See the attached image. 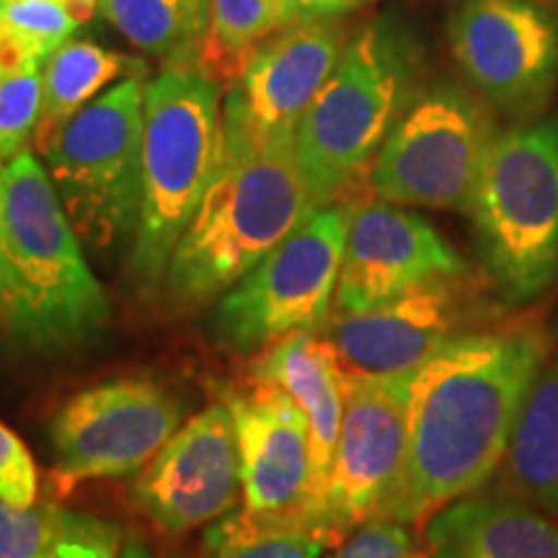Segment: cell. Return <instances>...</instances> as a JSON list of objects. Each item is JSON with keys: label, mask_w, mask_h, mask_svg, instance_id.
I'll return each mask as SVG.
<instances>
[{"label": "cell", "mask_w": 558, "mask_h": 558, "mask_svg": "<svg viewBox=\"0 0 558 558\" xmlns=\"http://www.w3.org/2000/svg\"><path fill=\"white\" fill-rule=\"evenodd\" d=\"M333 558H427L411 530L396 520H369Z\"/></svg>", "instance_id": "29"}, {"label": "cell", "mask_w": 558, "mask_h": 558, "mask_svg": "<svg viewBox=\"0 0 558 558\" xmlns=\"http://www.w3.org/2000/svg\"><path fill=\"white\" fill-rule=\"evenodd\" d=\"M0 205H3V160H0ZM0 300H3V284H0Z\"/></svg>", "instance_id": "33"}, {"label": "cell", "mask_w": 558, "mask_h": 558, "mask_svg": "<svg viewBox=\"0 0 558 558\" xmlns=\"http://www.w3.org/2000/svg\"><path fill=\"white\" fill-rule=\"evenodd\" d=\"M62 507L52 499L21 507L0 497V558H47Z\"/></svg>", "instance_id": "27"}, {"label": "cell", "mask_w": 558, "mask_h": 558, "mask_svg": "<svg viewBox=\"0 0 558 558\" xmlns=\"http://www.w3.org/2000/svg\"><path fill=\"white\" fill-rule=\"evenodd\" d=\"M145 70L70 117L39 150L70 226L90 251L135 239L143 197Z\"/></svg>", "instance_id": "6"}, {"label": "cell", "mask_w": 558, "mask_h": 558, "mask_svg": "<svg viewBox=\"0 0 558 558\" xmlns=\"http://www.w3.org/2000/svg\"><path fill=\"white\" fill-rule=\"evenodd\" d=\"M41 68L19 47L0 41V160L16 158L34 140L41 114Z\"/></svg>", "instance_id": "26"}, {"label": "cell", "mask_w": 558, "mask_h": 558, "mask_svg": "<svg viewBox=\"0 0 558 558\" xmlns=\"http://www.w3.org/2000/svg\"><path fill=\"white\" fill-rule=\"evenodd\" d=\"M209 558H320L333 538L311 518H267L235 509L205 535Z\"/></svg>", "instance_id": "24"}, {"label": "cell", "mask_w": 558, "mask_h": 558, "mask_svg": "<svg viewBox=\"0 0 558 558\" xmlns=\"http://www.w3.org/2000/svg\"><path fill=\"white\" fill-rule=\"evenodd\" d=\"M96 11L99 0H0V41L47 60Z\"/></svg>", "instance_id": "25"}, {"label": "cell", "mask_w": 558, "mask_h": 558, "mask_svg": "<svg viewBox=\"0 0 558 558\" xmlns=\"http://www.w3.org/2000/svg\"><path fill=\"white\" fill-rule=\"evenodd\" d=\"M107 21L137 50L192 62L209 32V0H99Z\"/></svg>", "instance_id": "22"}, {"label": "cell", "mask_w": 558, "mask_h": 558, "mask_svg": "<svg viewBox=\"0 0 558 558\" xmlns=\"http://www.w3.org/2000/svg\"><path fill=\"white\" fill-rule=\"evenodd\" d=\"M145 65L124 52L107 50L94 41L68 39L50 52L41 68V114L34 130L37 150L50 143L70 117L86 109L109 83L128 78Z\"/></svg>", "instance_id": "20"}, {"label": "cell", "mask_w": 558, "mask_h": 558, "mask_svg": "<svg viewBox=\"0 0 558 558\" xmlns=\"http://www.w3.org/2000/svg\"><path fill=\"white\" fill-rule=\"evenodd\" d=\"M0 284V324L19 352H81L111 324L107 292L83 256L50 173L32 150L3 163Z\"/></svg>", "instance_id": "3"}, {"label": "cell", "mask_w": 558, "mask_h": 558, "mask_svg": "<svg viewBox=\"0 0 558 558\" xmlns=\"http://www.w3.org/2000/svg\"><path fill=\"white\" fill-rule=\"evenodd\" d=\"M120 558H163L158 554H153L148 548V543L143 538H137V535H130L128 541L122 543V556Z\"/></svg>", "instance_id": "32"}, {"label": "cell", "mask_w": 558, "mask_h": 558, "mask_svg": "<svg viewBox=\"0 0 558 558\" xmlns=\"http://www.w3.org/2000/svg\"><path fill=\"white\" fill-rule=\"evenodd\" d=\"M184 407L160 383L122 378L99 383L62 403L50 442L65 484L143 471L181 427Z\"/></svg>", "instance_id": "10"}, {"label": "cell", "mask_w": 558, "mask_h": 558, "mask_svg": "<svg viewBox=\"0 0 558 558\" xmlns=\"http://www.w3.org/2000/svg\"><path fill=\"white\" fill-rule=\"evenodd\" d=\"M450 47L473 88L507 111H527L558 75V29L530 0H463Z\"/></svg>", "instance_id": "12"}, {"label": "cell", "mask_w": 558, "mask_h": 558, "mask_svg": "<svg viewBox=\"0 0 558 558\" xmlns=\"http://www.w3.org/2000/svg\"><path fill=\"white\" fill-rule=\"evenodd\" d=\"M349 205L320 207L215 300L213 337L230 352H256L295 331H318L337 295Z\"/></svg>", "instance_id": "8"}, {"label": "cell", "mask_w": 558, "mask_h": 558, "mask_svg": "<svg viewBox=\"0 0 558 558\" xmlns=\"http://www.w3.org/2000/svg\"><path fill=\"white\" fill-rule=\"evenodd\" d=\"M429 558H558V525L518 499L463 497L432 514Z\"/></svg>", "instance_id": "19"}, {"label": "cell", "mask_w": 558, "mask_h": 558, "mask_svg": "<svg viewBox=\"0 0 558 558\" xmlns=\"http://www.w3.org/2000/svg\"><path fill=\"white\" fill-rule=\"evenodd\" d=\"M295 135H262L222 104V153L166 269L177 305L215 303L316 213Z\"/></svg>", "instance_id": "2"}, {"label": "cell", "mask_w": 558, "mask_h": 558, "mask_svg": "<svg viewBox=\"0 0 558 558\" xmlns=\"http://www.w3.org/2000/svg\"><path fill=\"white\" fill-rule=\"evenodd\" d=\"M344 47L337 19L292 21L256 45L241 78L228 86L226 107L262 135H295Z\"/></svg>", "instance_id": "17"}, {"label": "cell", "mask_w": 558, "mask_h": 558, "mask_svg": "<svg viewBox=\"0 0 558 558\" xmlns=\"http://www.w3.org/2000/svg\"><path fill=\"white\" fill-rule=\"evenodd\" d=\"M292 21L284 0H209V32L190 65L233 86L256 45Z\"/></svg>", "instance_id": "23"}, {"label": "cell", "mask_w": 558, "mask_h": 558, "mask_svg": "<svg viewBox=\"0 0 558 558\" xmlns=\"http://www.w3.org/2000/svg\"><path fill=\"white\" fill-rule=\"evenodd\" d=\"M509 486L558 518V360L530 388L505 458Z\"/></svg>", "instance_id": "21"}, {"label": "cell", "mask_w": 558, "mask_h": 558, "mask_svg": "<svg viewBox=\"0 0 558 558\" xmlns=\"http://www.w3.org/2000/svg\"><path fill=\"white\" fill-rule=\"evenodd\" d=\"M344 380V416L320 499V525L337 543L383 518L399 488L409 445V375Z\"/></svg>", "instance_id": "11"}, {"label": "cell", "mask_w": 558, "mask_h": 558, "mask_svg": "<svg viewBox=\"0 0 558 558\" xmlns=\"http://www.w3.org/2000/svg\"><path fill=\"white\" fill-rule=\"evenodd\" d=\"M222 86L190 62H171L145 86L143 197L130 271L163 284L173 248L197 213L222 153Z\"/></svg>", "instance_id": "4"}, {"label": "cell", "mask_w": 558, "mask_h": 558, "mask_svg": "<svg viewBox=\"0 0 558 558\" xmlns=\"http://www.w3.org/2000/svg\"><path fill=\"white\" fill-rule=\"evenodd\" d=\"M220 399L239 442L243 509L267 518H311L320 525L311 427L298 403L282 388L256 380L248 390L220 388Z\"/></svg>", "instance_id": "15"}, {"label": "cell", "mask_w": 558, "mask_h": 558, "mask_svg": "<svg viewBox=\"0 0 558 558\" xmlns=\"http://www.w3.org/2000/svg\"><path fill=\"white\" fill-rule=\"evenodd\" d=\"M122 530L114 522L94 518L86 512L62 509L47 558H120Z\"/></svg>", "instance_id": "28"}, {"label": "cell", "mask_w": 558, "mask_h": 558, "mask_svg": "<svg viewBox=\"0 0 558 558\" xmlns=\"http://www.w3.org/2000/svg\"><path fill=\"white\" fill-rule=\"evenodd\" d=\"M469 277V275H465ZM463 277L437 279L378 308L333 313L324 337L347 378H390L424 365L465 320Z\"/></svg>", "instance_id": "16"}, {"label": "cell", "mask_w": 558, "mask_h": 558, "mask_svg": "<svg viewBox=\"0 0 558 558\" xmlns=\"http://www.w3.org/2000/svg\"><path fill=\"white\" fill-rule=\"evenodd\" d=\"M481 262L509 303L558 277V120L494 135L469 205Z\"/></svg>", "instance_id": "5"}, {"label": "cell", "mask_w": 558, "mask_h": 558, "mask_svg": "<svg viewBox=\"0 0 558 558\" xmlns=\"http://www.w3.org/2000/svg\"><path fill=\"white\" fill-rule=\"evenodd\" d=\"M0 497L21 507L39 501V476L32 452L3 422H0Z\"/></svg>", "instance_id": "30"}, {"label": "cell", "mask_w": 558, "mask_h": 558, "mask_svg": "<svg viewBox=\"0 0 558 558\" xmlns=\"http://www.w3.org/2000/svg\"><path fill=\"white\" fill-rule=\"evenodd\" d=\"M494 130L460 90L439 88L399 117L367 171L375 199L399 207L465 209Z\"/></svg>", "instance_id": "9"}, {"label": "cell", "mask_w": 558, "mask_h": 558, "mask_svg": "<svg viewBox=\"0 0 558 558\" xmlns=\"http://www.w3.org/2000/svg\"><path fill=\"white\" fill-rule=\"evenodd\" d=\"M241 492V456L233 416L209 403L137 471L132 499L145 518L171 535L192 533L233 512Z\"/></svg>", "instance_id": "13"}, {"label": "cell", "mask_w": 558, "mask_h": 558, "mask_svg": "<svg viewBox=\"0 0 558 558\" xmlns=\"http://www.w3.org/2000/svg\"><path fill=\"white\" fill-rule=\"evenodd\" d=\"M407 99V65L378 26L347 41L295 130V158L318 209L344 202L369 171Z\"/></svg>", "instance_id": "7"}, {"label": "cell", "mask_w": 558, "mask_h": 558, "mask_svg": "<svg viewBox=\"0 0 558 558\" xmlns=\"http://www.w3.org/2000/svg\"><path fill=\"white\" fill-rule=\"evenodd\" d=\"M295 21L305 19H339L352 13L373 0H284Z\"/></svg>", "instance_id": "31"}, {"label": "cell", "mask_w": 558, "mask_h": 558, "mask_svg": "<svg viewBox=\"0 0 558 558\" xmlns=\"http://www.w3.org/2000/svg\"><path fill=\"white\" fill-rule=\"evenodd\" d=\"M546 354L535 331L458 333L409 373L407 463L380 520L422 522L484 486L505 463Z\"/></svg>", "instance_id": "1"}, {"label": "cell", "mask_w": 558, "mask_h": 558, "mask_svg": "<svg viewBox=\"0 0 558 558\" xmlns=\"http://www.w3.org/2000/svg\"><path fill=\"white\" fill-rule=\"evenodd\" d=\"M251 380L282 388L308 418L320 520V499L337 452L347 393V380L333 347L326 337H318V331L288 333L269 344L254 362Z\"/></svg>", "instance_id": "18"}, {"label": "cell", "mask_w": 558, "mask_h": 558, "mask_svg": "<svg viewBox=\"0 0 558 558\" xmlns=\"http://www.w3.org/2000/svg\"><path fill=\"white\" fill-rule=\"evenodd\" d=\"M465 275L458 251L418 215L383 199L349 205L337 313L378 308L437 279Z\"/></svg>", "instance_id": "14"}]
</instances>
